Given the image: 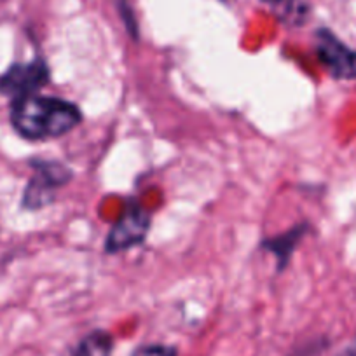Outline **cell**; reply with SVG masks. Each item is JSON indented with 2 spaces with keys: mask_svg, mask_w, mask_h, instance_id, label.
<instances>
[{
  "mask_svg": "<svg viewBox=\"0 0 356 356\" xmlns=\"http://www.w3.org/2000/svg\"><path fill=\"white\" fill-rule=\"evenodd\" d=\"M82 122V112L63 98L29 95L13 100L11 124L26 140H51L67 135Z\"/></svg>",
  "mask_w": 356,
  "mask_h": 356,
  "instance_id": "cell-1",
  "label": "cell"
},
{
  "mask_svg": "<svg viewBox=\"0 0 356 356\" xmlns=\"http://www.w3.org/2000/svg\"><path fill=\"white\" fill-rule=\"evenodd\" d=\"M30 168L33 170V177L26 184L22 197V207L25 210L46 208L54 201L56 191L67 186L74 177L70 168L60 161L33 159L30 161Z\"/></svg>",
  "mask_w": 356,
  "mask_h": 356,
  "instance_id": "cell-2",
  "label": "cell"
},
{
  "mask_svg": "<svg viewBox=\"0 0 356 356\" xmlns=\"http://www.w3.org/2000/svg\"><path fill=\"white\" fill-rule=\"evenodd\" d=\"M150 229V213L136 200L128 201L105 239V252L119 253L142 245Z\"/></svg>",
  "mask_w": 356,
  "mask_h": 356,
  "instance_id": "cell-3",
  "label": "cell"
},
{
  "mask_svg": "<svg viewBox=\"0 0 356 356\" xmlns=\"http://www.w3.org/2000/svg\"><path fill=\"white\" fill-rule=\"evenodd\" d=\"M51 70L42 58L29 63H15L0 75V95L11 97L13 100L39 93L49 84Z\"/></svg>",
  "mask_w": 356,
  "mask_h": 356,
  "instance_id": "cell-4",
  "label": "cell"
},
{
  "mask_svg": "<svg viewBox=\"0 0 356 356\" xmlns=\"http://www.w3.org/2000/svg\"><path fill=\"white\" fill-rule=\"evenodd\" d=\"M314 53L334 79H356V51L346 46L330 30L320 29L314 33Z\"/></svg>",
  "mask_w": 356,
  "mask_h": 356,
  "instance_id": "cell-5",
  "label": "cell"
},
{
  "mask_svg": "<svg viewBox=\"0 0 356 356\" xmlns=\"http://www.w3.org/2000/svg\"><path fill=\"white\" fill-rule=\"evenodd\" d=\"M309 231V225L307 224H297L292 229L285 231L283 234L273 236L269 239H264L262 248L266 252L273 253L276 257V262H278V273H283L289 267L290 260H292L296 248L299 246V243L302 241L304 236Z\"/></svg>",
  "mask_w": 356,
  "mask_h": 356,
  "instance_id": "cell-6",
  "label": "cell"
},
{
  "mask_svg": "<svg viewBox=\"0 0 356 356\" xmlns=\"http://www.w3.org/2000/svg\"><path fill=\"white\" fill-rule=\"evenodd\" d=\"M114 337L105 330H93L79 342L74 356H112Z\"/></svg>",
  "mask_w": 356,
  "mask_h": 356,
  "instance_id": "cell-7",
  "label": "cell"
},
{
  "mask_svg": "<svg viewBox=\"0 0 356 356\" xmlns=\"http://www.w3.org/2000/svg\"><path fill=\"white\" fill-rule=\"evenodd\" d=\"M262 2L271 6L278 18L289 25H299L306 19V6L300 4L299 0H262Z\"/></svg>",
  "mask_w": 356,
  "mask_h": 356,
  "instance_id": "cell-8",
  "label": "cell"
},
{
  "mask_svg": "<svg viewBox=\"0 0 356 356\" xmlns=\"http://www.w3.org/2000/svg\"><path fill=\"white\" fill-rule=\"evenodd\" d=\"M131 356H178L177 348L164 344H143L138 346Z\"/></svg>",
  "mask_w": 356,
  "mask_h": 356,
  "instance_id": "cell-9",
  "label": "cell"
},
{
  "mask_svg": "<svg viewBox=\"0 0 356 356\" xmlns=\"http://www.w3.org/2000/svg\"><path fill=\"white\" fill-rule=\"evenodd\" d=\"M118 6H119V13H121V18L124 22L126 29H128L129 35L133 37L135 40H138V25H136V19L133 16L131 8H129V2L128 0H118Z\"/></svg>",
  "mask_w": 356,
  "mask_h": 356,
  "instance_id": "cell-10",
  "label": "cell"
},
{
  "mask_svg": "<svg viewBox=\"0 0 356 356\" xmlns=\"http://www.w3.org/2000/svg\"><path fill=\"white\" fill-rule=\"evenodd\" d=\"M341 356H356V339H355V342H353V344L349 346V348L346 349Z\"/></svg>",
  "mask_w": 356,
  "mask_h": 356,
  "instance_id": "cell-11",
  "label": "cell"
}]
</instances>
